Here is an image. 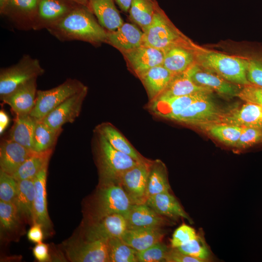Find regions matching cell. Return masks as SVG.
Instances as JSON below:
<instances>
[{
	"label": "cell",
	"mask_w": 262,
	"mask_h": 262,
	"mask_svg": "<svg viewBox=\"0 0 262 262\" xmlns=\"http://www.w3.org/2000/svg\"><path fill=\"white\" fill-rule=\"evenodd\" d=\"M87 6L107 31H115L124 23L114 0H89Z\"/></svg>",
	"instance_id": "484cf974"
},
{
	"label": "cell",
	"mask_w": 262,
	"mask_h": 262,
	"mask_svg": "<svg viewBox=\"0 0 262 262\" xmlns=\"http://www.w3.org/2000/svg\"><path fill=\"white\" fill-rule=\"evenodd\" d=\"M110 262H137L138 252L125 243L121 238L108 241Z\"/></svg>",
	"instance_id": "f35d334b"
},
{
	"label": "cell",
	"mask_w": 262,
	"mask_h": 262,
	"mask_svg": "<svg viewBox=\"0 0 262 262\" xmlns=\"http://www.w3.org/2000/svg\"><path fill=\"white\" fill-rule=\"evenodd\" d=\"M198 46H176L164 52L162 65L174 75L186 71L196 63Z\"/></svg>",
	"instance_id": "7402d4cb"
},
{
	"label": "cell",
	"mask_w": 262,
	"mask_h": 262,
	"mask_svg": "<svg viewBox=\"0 0 262 262\" xmlns=\"http://www.w3.org/2000/svg\"><path fill=\"white\" fill-rule=\"evenodd\" d=\"M78 5L69 0H39L33 30H47Z\"/></svg>",
	"instance_id": "7c38bea8"
},
{
	"label": "cell",
	"mask_w": 262,
	"mask_h": 262,
	"mask_svg": "<svg viewBox=\"0 0 262 262\" xmlns=\"http://www.w3.org/2000/svg\"><path fill=\"white\" fill-rule=\"evenodd\" d=\"M142 45L165 52L176 46H189L194 43L172 23L157 4L151 23L143 32Z\"/></svg>",
	"instance_id": "3957f363"
},
{
	"label": "cell",
	"mask_w": 262,
	"mask_h": 262,
	"mask_svg": "<svg viewBox=\"0 0 262 262\" xmlns=\"http://www.w3.org/2000/svg\"><path fill=\"white\" fill-rule=\"evenodd\" d=\"M36 80L34 78L23 83L0 100L8 104L16 115H30L35 102Z\"/></svg>",
	"instance_id": "ac0fdd59"
},
{
	"label": "cell",
	"mask_w": 262,
	"mask_h": 262,
	"mask_svg": "<svg viewBox=\"0 0 262 262\" xmlns=\"http://www.w3.org/2000/svg\"><path fill=\"white\" fill-rule=\"evenodd\" d=\"M165 262H200V261L194 257L185 255L180 251L176 248L169 249Z\"/></svg>",
	"instance_id": "7dc6e473"
},
{
	"label": "cell",
	"mask_w": 262,
	"mask_h": 262,
	"mask_svg": "<svg viewBox=\"0 0 262 262\" xmlns=\"http://www.w3.org/2000/svg\"><path fill=\"white\" fill-rule=\"evenodd\" d=\"M197 235L193 228L183 224L176 229L172 235L170 241L171 248H177L196 238Z\"/></svg>",
	"instance_id": "f6af8a7d"
},
{
	"label": "cell",
	"mask_w": 262,
	"mask_h": 262,
	"mask_svg": "<svg viewBox=\"0 0 262 262\" xmlns=\"http://www.w3.org/2000/svg\"><path fill=\"white\" fill-rule=\"evenodd\" d=\"M96 131L103 136L115 149L128 155L137 162H140L147 160L110 123H103L98 125L96 128Z\"/></svg>",
	"instance_id": "f546056e"
},
{
	"label": "cell",
	"mask_w": 262,
	"mask_h": 262,
	"mask_svg": "<svg viewBox=\"0 0 262 262\" xmlns=\"http://www.w3.org/2000/svg\"><path fill=\"white\" fill-rule=\"evenodd\" d=\"M145 203L162 216L172 220L183 218L193 223L177 199L169 191L150 196Z\"/></svg>",
	"instance_id": "cb8c5ba5"
},
{
	"label": "cell",
	"mask_w": 262,
	"mask_h": 262,
	"mask_svg": "<svg viewBox=\"0 0 262 262\" xmlns=\"http://www.w3.org/2000/svg\"><path fill=\"white\" fill-rule=\"evenodd\" d=\"M214 123L262 128V105L246 102L240 107L222 112Z\"/></svg>",
	"instance_id": "e0dca14e"
},
{
	"label": "cell",
	"mask_w": 262,
	"mask_h": 262,
	"mask_svg": "<svg viewBox=\"0 0 262 262\" xmlns=\"http://www.w3.org/2000/svg\"><path fill=\"white\" fill-rule=\"evenodd\" d=\"M186 72L196 85L203 86L225 96H237L240 91L237 84L231 83L214 72L204 68L196 63Z\"/></svg>",
	"instance_id": "4fadbf2b"
},
{
	"label": "cell",
	"mask_w": 262,
	"mask_h": 262,
	"mask_svg": "<svg viewBox=\"0 0 262 262\" xmlns=\"http://www.w3.org/2000/svg\"><path fill=\"white\" fill-rule=\"evenodd\" d=\"M9 117L8 115L3 111H0V133L2 134L9 123Z\"/></svg>",
	"instance_id": "f907efd6"
},
{
	"label": "cell",
	"mask_w": 262,
	"mask_h": 262,
	"mask_svg": "<svg viewBox=\"0 0 262 262\" xmlns=\"http://www.w3.org/2000/svg\"><path fill=\"white\" fill-rule=\"evenodd\" d=\"M108 241L86 240L73 244L67 248V255L75 262H110Z\"/></svg>",
	"instance_id": "2e32d148"
},
{
	"label": "cell",
	"mask_w": 262,
	"mask_h": 262,
	"mask_svg": "<svg viewBox=\"0 0 262 262\" xmlns=\"http://www.w3.org/2000/svg\"><path fill=\"white\" fill-rule=\"evenodd\" d=\"M62 129H53L41 120H38L33 141V151L43 152L53 150Z\"/></svg>",
	"instance_id": "e575fe53"
},
{
	"label": "cell",
	"mask_w": 262,
	"mask_h": 262,
	"mask_svg": "<svg viewBox=\"0 0 262 262\" xmlns=\"http://www.w3.org/2000/svg\"><path fill=\"white\" fill-rule=\"evenodd\" d=\"M17 190V181L12 175L0 170V199L14 202Z\"/></svg>",
	"instance_id": "b9f144b4"
},
{
	"label": "cell",
	"mask_w": 262,
	"mask_h": 262,
	"mask_svg": "<svg viewBox=\"0 0 262 262\" xmlns=\"http://www.w3.org/2000/svg\"><path fill=\"white\" fill-rule=\"evenodd\" d=\"M121 10L127 12L129 11L132 0H115Z\"/></svg>",
	"instance_id": "816d5d0a"
},
{
	"label": "cell",
	"mask_w": 262,
	"mask_h": 262,
	"mask_svg": "<svg viewBox=\"0 0 262 262\" xmlns=\"http://www.w3.org/2000/svg\"><path fill=\"white\" fill-rule=\"evenodd\" d=\"M33 255L39 262H49L50 256L49 253L48 246L42 242L37 243L33 249Z\"/></svg>",
	"instance_id": "c3c4849f"
},
{
	"label": "cell",
	"mask_w": 262,
	"mask_h": 262,
	"mask_svg": "<svg viewBox=\"0 0 262 262\" xmlns=\"http://www.w3.org/2000/svg\"><path fill=\"white\" fill-rule=\"evenodd\" d=\"M128 229L126 218L120 214L104 216L88 227L85 232L86 240L121 238Z\"/></svg>",
	"instance_id": "5bb4252c"
},
{
	"label": "cell",
	"mask_w": 262,
	"mask_h": 262,
	"mask_svg": "<svg viewBox=\"0 0 262 262\" xmlns=\"http://www.w3.org/2000/svg\"><path fill=\"white\" fill-rule=\"evenodd\" d=\"M133 204L120 183L101 186L96 199V219L115 213L125 217Z\"/></svg>",
	"instance_id": "52a82bcc"
},
{
	"label": "cell",
	"mask_w": 262,
	"mask_h": 262,
	"mask_svg": "<svg viewBox=\"0 0 262 262\" xmlns=\"http://www.w3.org/2000/svg\"><path fill=\"white\" fill-rule=\"evenodd\" d=\"M87 92L86 86L67 98L40 120L56 130L62 129V126L66 123H73L80 114Z\"/></svg>",
	"instance_id": "30bf717a"
},
{
	"label": "cell",
	"mask_w": 262,
	"mask_h": 262,
	"mask_svg": "<svg viewBox=\"0 0 262 262\" xmlns=\"http://www.w3.org/2000/svg\"><path fill=\"white\" fill-rule=\"evenodd\" d=\"M123 54L138 77L151 68L162 65L164 56V51L143 45Z\"/></svg>",
	"instance_id": "d6986e66"
},
{
	"label": "cell",
	"mask_w": 262,
	"mask_h": 262,
	"mask_svg": "<svg viewBox=\"0 0 262 262\" xmlns=\"http://www.w3.org/2000/svg\"><path fill=\"white\" fill-rule=\"evenodd\" d=\"M143 34V32L136 26L124 23L115 31H107L106 43L124 53L141 46Z\"/></svg>",
	"instance_id": "44dd1931"
},
{
	"label": "cell",
	"mask_w": 262,
	"mask_h": 262,
	"mask_svg": "<svg viewBox=\"0 0 262 262\" xmlns=\"http://www.w3.org/2000/svg\"><path fill=\"white\" fill-rule=\"evenodd\" d=\"M35 189L33 179L17 181V190L14 201L21 218L33 222V204Z\"/></svg>",
	"instance_id": "f1b7e54d"
},
{
	"label": "cell",
	"mask_w": 262,
	"mask_h": 262,
	"mask_svg": "<svg viewBox=\"0 0 262 262\" xmlns=\"http://www.w3.org/2000/svg\"><path fill=\"white\" fill-rule=\"evenodd\" d=\"M176 248L185 255L199 260L200 262L213 260L212 253L201 232L197 233L196 238Z\"/></svg>",
	"instance_id": "74e56055"
},
{
	"label": "cell",
	"mask_w": 262,
	"mask_h": 262,
	"mask_svg": "<svg viewBox=\"0 0 262 262\" xmlns=\"http://www.w3.org/2000/svg\"><path fill=\"white\" fill-rule=\"evenodd\" d=\"M52 150L34 152L12 175L13 177L17 181L33 179L45 166L48 165Z\"/></svg>",
	"instance_id": "836d02e7"
},
{
	"label": "cell",
	"mask_w": 262,
	"mask_h": 262,
	"mask_svg": "<svg viewBox=\"0 0 262 262\" xmlns=\"http://www.w3.org/2000/svg\"><path fill=\"white\" fill-rule=\"evenodd\" d=\"M196 63L234 84L243 86L250 84L246 75L247 57L229 55L198 46Z\"/></svg>",
	"instance_id": "7a4b0ae2"
},
{
	"label": "cell",
	"mask_w": 262,
	"mask_h": 262,
	"mask_svg": "<svg viewBox=\"0 0 262 262\" xmlns=\"http://www.w3.org/2000/svg\"><path fill=\"white\" fill-rule=\"evenodd\" d=\"M165 234V231L162 228L127 229L121 239L139 252L162 241Z\"/></svg>",
	"instance_id": "4316f807"
},
{
	"label": "cell",
	"mask_w": 262,
	"mask_h": 262,
	"mask_svg": "<svg viewBox=\"0 0 262 262\" xmlns=\"http://www.w3.org/2000/svg\"><path fill=\"white\" fill-rule=\"evenodd\" d=\"M158 2L156 0H132L130 18L144 32L151 23Z\"/></svg>",
	"instance_id": "d590c367"
},
{
	"label": "cell",
	"mask_w": 262,
	"mask_h": 262,
	"mask_svg": "<svg viewBox=\"0 0 262 262\" xmlns=\"http://www.w3.org/2000/svg\"><path fill=\"white\" fill-rule=\"evenodd\" d=\"M128 229L162 228L173 223L157 213L146 203L133 204L125 217Z\"/></svg>",
	"instance_id": "ffe728a7"
},
{
	"label": "cell",
	"mask_w": 262,
	"mask_h": 262,
	"mask_svg": "<svg viewBox=\"0 0 262 262\" xmlns=\"http://www.w3.org/2000/svg\"><path fill=\"white\" fill-rule=\"evenodd\" d=\"M47 30L62 42L78 40L94 45L106 42L107 31L87 6L78 5Z\"/></svg>",
	"instance_id": "6da1fadb"
},
{
	"label": "cell",
	"mask_w": 262,
	"mask_h": 262,
	"mask_svg": "<svg viewBox=\"0 0 262 262\" xmlns=\"http://www.w3.org/2000/svg\"><path fill=\"white\" fill-rule=\"evenodd\" d=\"M86 87L78 80L68 79L53 88L37 90L35 104L30 115L38 120H42L67 98Z\"/></svg>",
	"instance_id": "8992f818"
},
{
	"label": "cell",
	"mask_w": 262,
	"mask_h": 262,
	"mask_svg": "<svg viewBox=\"0 0 262 262\" xmlns=\"http://www.w3.org/2000/svg\"><path fill=\"white\" fill-rule=\"evenodd\" d=\"M199 92L212 93L213 92L195 84L185 71L174 75L165 90L159 97H180Z\"/></svg>",
	"instance_id": "1f68e13d"
},
{
	"label": "cell",
	"mask_w": 262,
	"mask_h": 262,
	"mask_svg": "<svg viewBox=\"0 0 262 262\" xmlns=\"http://www.w3.org/2000/svg\"><path fill=\"white\" fill-rule=\"evenodd\" d=\"M174 75L160 65L151 68L139 77L147 91L150 101L164 92Z\"/></svg>",
	"instance_id": "83f0119b"
},
{
	"label": "cell",
	"mask_w": 262,
	"mask_h": 262,
	"mask_svg": "<svg viewBox=\"0 0 262 262\" xmlns=\"http://www.w3.org/2000/svg\"><path fill=\"white\" fill-rule=\"evenodd\" d=\"M97 145L101 186L119 183L122 175L138 163L128 155L115 149L99 134Z\"/></svg>",
	"instance_id": "277c9868"
},
{
	"label": "cell",
	"mask_w": 262,
	"mask_h": 262,
	"mask_svg": "<svg viewBox=\"0 0 262 262\" xmlns=\"http://www.w3.org/2000/svg\"><path fill=\"white\" fill-rule=\"evenodd\" d=\"M241 127V135L235 147L246 148L262 143V128Z\"/></svg>",
	"instance_id": "7bdbcfd3"
},
{
	"label": "cell",
	"mask_w": 262,
	"mask_h": 262,
	"mask_svg": "<svg viewBox=\"0 0 262 262\" xmlns=\"http://www.w3.org/2000/svg\"><path fill=\"white\" fill-rule=\"evenodd\" d=\"M247 78L250 84L262 86V52L247 57Z\"/></svg>",
	"instance_id": "ee69618b"
},
{
	"label": "cell",
	"mask_w": 262,
	"mask_h": 262,
	"mask_svg": "<svg viewBox=\"0 0 262 262\" xmlns=\"http://www.w3.org/2000/svg\"><path fill=\"white\" fill-rule=\"evenodd\" d=\"M211 94L199 92L180 97H159L150 101L149 108L157 116L175 121L193 102Z\"/></svg>",
	"instance_id": "8fae6325"
},
{
	"label": "cell",
	"mask_w": 262,
	"mask_h": 262,
	"mask_svg": "<svg viewBox=\"0 0 262 262\" xmlns=\"http://www.w3.org/2000/svg\"><path fill=\"white\" fill-rule=\"evenodd\" d=\"M10 0H0V11H1L6 5Z\"/></svg>",
	"instance_id": "db71d44e"
},
{
	"label": "cell",
	"mask_w": 262,
	"mask_h": 262,
	"mask_svg": "<svg viewBox=\"0 0 262 262\" xmlns=\"http://www.w3.org/2000/svg\"><path fill=\"white\" fill-rule=\"evenodd\" d=\"M237 97L246 102L262 105V86L252 84L244 85Z\"/></svg>",
	"instance_id": "bcb514c9"
},
{
	"label": "cell",
	"mask_w": 262,
	"mask_h": 262,
	"mask_svg": "<svg viewBox=\"0 0 262 262\" xmlns=\"http://www.w3.org/2000/svg\"><path fill=\"white\" fill-rule=\"evenodd\" d=\"M38 120L29 115H16L9 139L33 150V141Z\"/></svg>",
	"instance_id": "4dcf8cb0"
},
{
	"label": "cell",
	"mask_w": 262,
	"mask_h": 262,
	"mask_svg": "<svg viewBox=\"0 0 262 262\" xmlns=\"http://www.w3.org/2000/svg\"><path fill=\"white\" fill-rule=\"evenodd\" d=\"M201 127L220 142L234 147L242 131L241 127L223 123H213Z\"/></svg>",
	"instance_id": "8d00e7d4"
},
{
	"label": "cell",
	"mask_w": 262,
	"mask_h": 262,
	"mask_svg": "<svg viewBox=\"0 0 262 262\" xmlns=\"http://www.w3.org/2000/svg\"><path fill=\"white\" fill-rule=\"evenodd\" d=\"M169 248L162 241L158 242L148 248L137 252L139 262H165Z\"/></svg>",
	"instance_id": "60d3db41"
},
{
	"label": "cell",
	"mask_w": 262,
	"mask_h": 262,
	"mask_svg": "<svg viewBox=\"0 0 262 262\" xmlns=\"http://www.w3.org/2000/svg\"><path fill=\"white\" fill-rule=\"evenodd\" d=\"M170 190L165 165L160 160L151 161L146 191V200L150 196Z\"/></svg>",
	"instance_id": "d6a6232c"
},
{
	"label": "cell",
	"mask_w": 262,
	"mask_h": 262,
	"mask_svg": "<svg viewBox=\"0 0 262 262\" xmlns=\"http://www.w3.org/2000/svg\"><path fill=\"white\" fill-rule=\"evenodd\" d=\"M39 0H10L0 11L18 29H32Z\"/></svg>",
	"instance_id": "9a60e30c"
},
{
	"label": "cell",
	"mask_w": 262,
	"mask_h": 262,
	"mask_svg": "<svg viewBox=\"0 0 262 262\" xmlns=\"http://www.w3.org/2000/svg\"><path fill=\"white\" fill-rule=\"evenodd\" d=\"M42 226L38 223H33L27 233V237L30 241L39 243L42 242L44 238Z\"/></svg>",
	"instance_id": "681fc988"
},
{
	"label": "cell",
	"mask_w": 262,
	"mask_h": 262,
	"mask_svg": "<svg viewBox=\"0 0 262 262\" xmlns=\"http://www.w3.org/2000/svg\"><path fill=\"white\" fill-rule=\"evenodd\" d=\"M48 165L45 166L33 179L35 189L33 204V223L41 224L44 230L49 231L51 224L47 204L46 182Z\"/></svg>",
	"instance_id": "d4e9b609"
},
{
	"label": "cell",
	"mask_w": 262,
	"mask_h": 262,
	"mask_svg": "<svg viewBox=\"0 0 262 262\" xmlns=\"http://www.w3.org/2000/svg\"><path fill=\"white\" fill-rule=\"evenodd\" d=\"M45 72L39 61L25 54L16 64L0 70V98L11 93L23 83Z\"/></svg>",
	"instance_id": "5b68a950"
},
{
	"label": "cell",
	"mask_w": 262,
	"mask_h": 262,
	"mask_svg": "<svg viewBox=\"0 0 262 262\" xmlns=\"http://www.w3.org/2000/svg\"><path fill=\"white\" fill-rule=\"evenodd\" d=\"M78 5L87 6L89 0H69Z\"/></svg>",
	"instance_id": "f5cc1de1"
},
{
	"label": "cell",
	"mask_w": 262,
	"mask_h": 262,
	"mask_svg": "<svg viewBox=\"0 0 262 262\" xmlns=\"http://www.w3.org/2000/svg\"><path fill=\"white\" fill-rule=\"evenodd\" d=\"M151 161L138 162L121 176L119 183L133 204L145 203L146 191Z\"/></svg>",
	"instance_id": "ba28073f"
},
{
	"label": "cell",
	"mask_w": 262,
	"mask_h": 262,
	"mask_svg": "<svg viewBox=\"0 0 262 262\" xmlns=\"http://www.w3.org/2000/svg\"><path fill=\"white\" fill-rule=\"evenodd\" d=\"M222 113L210 95L193 102L175 121L201 127L214 123Z\"/></svg>",
	"instance_id": "9c48e42d"
},
{
	"label": "cell",
	"mask_w": 262,
	"mask_h": 262,
	"mask_svg": "<svg viewBox=\"0 0 262 262\" xmlns=\"http://www.w3.org/2000/svg\"><path fill=\"white\" fill-rule=\"evenodd\" d=\"M21 218L14 202L0 200V224L2 232L7 233L16 230Z\"/></svg>",
	"instance_id": "ab89813d"
},
{
	"label": "cell",
	"mask_w": 262,
	"mask_h": 262,
	"mask_svg": "<svg viewBox=\"0 0 262 262\" xmlns=\"http://www.w3.org/2000/svg\"><path fill=\"white\" fill-rule=\"evenodd\" d=\"M34 151L10 139L4 140L0 147V167L12 175Z\"/></svg>",
	"instance_id": "603a6c76"
}]
</instances>
